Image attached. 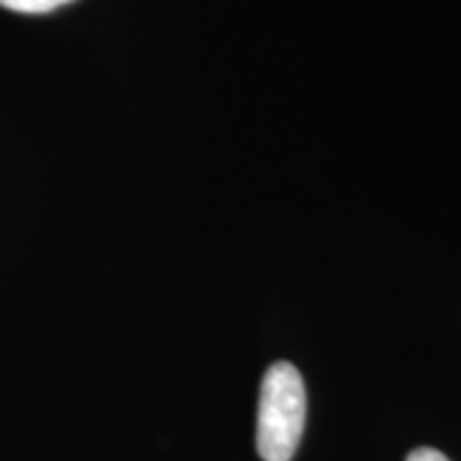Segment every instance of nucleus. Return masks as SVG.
I'll use <instances>...</instances> for the list:
<instances>
[{
	"label": "nucleus",
	"instance_id": "nucleus-1",
	"mask_svg": "<svg viewBox=\"0 0 461 461\" xmlns=\"http://www.w3.org/2000/svg\"><path fill=\"white\" fill-rule=\"evenodd\" d=\"M305 382L290 362L267 369L259 387L257 448L264 461H290L305 429Z\"/></svg>",
	"mask_w": 461,
	"mask_h": 461
},
{
	"label": "nucleus",
	"instance_id": "nucleus-3",
	"mask_svg": "<svg viewBox=\"0 0 461 461\" xmlns=\"http://www.w3.org/2000/svg\"><path fill=\"white\" fill-rule=\"evenodd\" d=\"M408 461H448L441 454V451H436V448H415Z\"/></svg>",
	"mask_w": 461,
	"mask_h": 461
},
{
	"label": "nucleus",
	"instance_id": "nucleus-2",
	"mask_svg": "<svg viewBox=\"0 0 461 461\" xmlns=\"http://www.w3.org/2000/svg\"><path fill=\"white\" fill-rule=\"evenodd\" d=\"M72 0H0L3 8L8 11H18V14H47L59 5H67Z\"/></svg>",
	"mask_w": 461,
	"mask_h": 461
}]
</instances>
